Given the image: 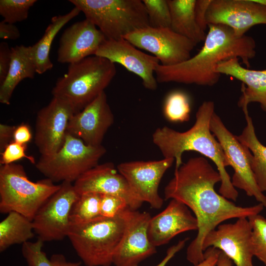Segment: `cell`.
<instances>
[{
    "label": "cell",
    "mask_w": 266,
    "mask_h": 266,
    "mask_svg": "<svg viewBox=\"0 0 266 266\" xmlns=\"http://www.w3.org/2000/svg\"><path fill=\"white\" fill-rule=\"evenodd\" d=\"M220 175L203 157L192 158L175 169L164 189L166 200H177L190 208L198 223V232L187 249V260L196 266L204 259L202 243L206 235L223 222L260 214L262 203L249 207L236 205L214 189Z\"/></svg>",
    "instance_id": "obj_1"
},
{
    "label": "cell",
    "mask_w": 266,
    "mask_h": 266,
    "mask_svg": "<svg viewBox=\"0 0 266 266\" xmlns=\"http://www.w3.org/2000/svg\"><path fill=\"white\" fill-rule=\"evenodd\" d=\"M208 32L200 51L187 60L177 65L159 64L155 74L158 83L175 82L213 86L221 74L217 66L232 58L240 59L247 68L256 54V42L250 36H237L229 27L222 25H208Z\"/></svg>",
    "instance_id": "obj_2"
},
{
    "label": "cell",
    "mask_w": 266,
    "mask_h": 266,
    "mask_svg": "<svg viewBox=\"0 0 266 266\" xmlns=\"http://www.w3.org/2000/svg\"><path fill=\"white\" fill-rule=\"evenodd\" d=\"M215 112L213 101H204L196 114V121L188 131L180 132L166 126L158 128L152 134V141L164 158H173L175 168L182 164V156L187 151H194L209 158L217 166L221 181L219 193L226 199L236 201L238 193L233 185L226 169L229 166L223 148L210 129Z\"/></svg>",
    "instance_id": "obj_3"
},
{
    "label": "cell",
    "mask_w": 266,
    "mask_h": 266,
    "mask_svg": "<svg viewBox=\"0 0 266 266\" xmlns=\"http://www.w3.org/2000/svg\"><path fill=\"white\" fill-rule=\"evenodd\" d=\"M115 64L92 55L69 64L52 90L53 97L70 103L77 113L93 101L109 85L116 74Z\"/></svg>",
    "instance_id": "obj_4"
},
{
    "label": "cell",
    "mask_w": 266,
    "mask_h": 266,
    "mask_svg": "<svg viewBox=\"0 0 266 266\" xmlns=\"http://www.w3.org/2000/svg\"><path fill=\"white\" fill-rule=\"evenodd\" d=\"M125 208L113 217L100 216L71 224L67 237L86 266L112 264L114 253L126 227Z\"/></svg>",
    "instance_id": "obj_5"
},
{
    "label": "cell",
    "mask_w": 266,
    "mask_h": 266,
    "mask_svg": "<svg viewBox=\"0 0 266 266\" xmlns=\"http://www.w3.org/2000/svg\"><path fill=\"white\" fill-rule=\"evenodd\" d=\"M60 188L45 178L33 182L23 166L15 163L0 166V212H18L33 221L40 207Z\"/></svg>",
    "instance_id": "obj_6"
},
{
    "label": "cell",
    "mask_w": 266,
    "mask_h": 266,
    "mask_svg": "<svg viewBox=\"0 0 266 266\" xmlns=\"http://www.w3.org/2000/svg\"><path fill=\"white\" fill-rule=\"evenodd\" d=\"M107 39H118L149 26L140 0H70Z\"/></svg>",
    "instance_id": "obj_7"
},
{
    "label": "cell",
    "mask_w": 266,
    "mask_h": 266,
    "mask_svg": "<svg viewBox=\"0 0 266 266\" xmlns=\"http://www.w3.org/2000/svg\"><path fill=\"white\" fill-rule=\"evenodd\" d=\"M105 153L106 149L102 145H87L67 132L61 148L51 155H41L35 166L41 173L54 183H72L98 165Z\"/></svg>",
    "instance_id": "obj_8"
},
{
    "label": "cell",
    "mask_w": 266,
    "mask_h": 266,
    "mask_svg": "<svg viewBox=\"0 0 266 266\" xmlns=\"http://www.w3.org/2000/svg\"><path fill=\"white\" fill-rule=\"evenodd\" d=\"M210 129L220 143L229 166L234 169L231 181L235 188L245 191L266 207V196L260 190L250 165L252 154L226 127L221 118L215 113L210 121Z\"/></svg>",
    "instance_id": "obj_9"
},
{
    "label": "cell",
    "mask_w": 266,
    "mask_h": 266,
    "mask_svg": "<svg viewBox=\"0 0 266 266\" xmlns=\"http://www.w3.org/2000/svg\"><path fill=\"white\" fill-rule=\"evenodd\" d=\"M123 38L137 48L153 54L164 66H173L187 60L197 45L170 28L148 26L132 32Z\"/></svg>",
    "instance_id": "obj_10"
},
{
    "label": "cell",
    "mask_w": 266,
    "mask_h": 266,
    "mask_svg": "<svg viewBox=\"0 0 266 266\" xmlns=\"http://www.w3.org/2000/svg\"><path fill=\"white\" fill-rule=\"evenodd\" d=\"M79 196L72 183L62 182L60 189L40 207L32 221L38 239L44 242L67 237L70 209Z\"/></svg>",
    "instance_id": "obj_11"
},
{
    "label": "cell",
    "mask_w": 266,
    "mask_h": 266,
    "mask_svg": "<svg viewBox=\"0 0 266 266\" xmlns=\"http://www.w3.org/2000/svg\"><path fill=\"white\" fill-rule=\"evenodd\" d=\"M126 227L113 256L115 266H135L157 252L150 242L148 228L151 218L146 212L125 208Z\"/></svg>",
    "instance_id": "obj_12"
},
{
    "label": "cell",
    "mask_w": 266,
    "mask_h": 266,
    "mask_svg": "<svg viewBox=\"0 0 266 266\" xmlns=\"http://www.w3.org/2000/svg\"><path fill=\"white\" fill-rule=\"evenodd\" d=\"M75 113L70 103L55 97L38 111L34 142L41 155H51L61 148L69 121Z\"/></svg>",
    "instance_id": "obj_13"
},
{
    "label": "cell",
    "mask_w": 266,
    "mask_h": 266,
    "mask_svg": "<svg viewBox=\"0 0 266 266\" xmlns=\"http://www.w3.org/2000/svg\"><path fill=\"white\" fill-rule=\"evenodd\" d=\"M174 161L173 158L131 161L119 164L117 169L140 201L158 209L164 201L158 193L159 184L164 174Z\"/></svg>",
    "instance_id": "obj_14"
},
{
    "label": "cell",
    "mask_w": 266,
    "mask_h": 266,
    "mask_svg": "<svg viewBox=\"0 0 266 266\" xmlns=\"http://www.w3.org/2000/svg\"><path fill=\"white\" fill-rule=\"evenodd\" d=\"M206 19L208 25L227 26L242 37L252 27L266 25V5L255 0H212Z\"/></svg>",
    "instance_id": "obj_15"
},
{
    "label": "cell",
    "mask_w": 266,
    "mask_h": 266,
    "mask_svg": "<svg viewBox=\"0 0 266 266\" xmlns=\"http://www.w3.org/2000/svg\"><path fill=\"white\" fill-rule=\"evenodd\" d=\"M252 233L248 218H238L234 223L221 224L210 231L203 240L202 250L213 247L223 252L236 266H254Z\"/></svg>",
    "instance_id": "obj_16"
},
{
    "label": "cell",
    "mask_w": 266,
    "mask_h": 266,
    "mask_svg": "<svg viewBox=\"0 0 266 266\" xmlns=\"http://www.w3.org/2000/svg\"><path fill=\"white\" fill-rule=\"evenodd\" d=\"M95 55L105 58L114 64H119L137 75L146 89H157L158 82L155 72L160 64L159 60L153 55L141 51L125 38L106 39Z\"/></svg>",
    "instance_id": "obj_17"
},
{
    "label": "cell",
    "mask_w": 266,
    "mask_h": 266,
    "mask_svg": "<svg viewBox=\"0 0 266 266\" xmlns=\"http://www.w3.org/2000/svg\"><path fill=\"white\" fill-rule=\"evenodd\" d=\"M114 117L105 92L70 118L67 132L91 146L101 145Z\"/></svg>",
    "instance_id": "obj_18"
},
{
    "label": "cell",
    "mask_w": 266,
    "mask_h": 266,
    "mask_svg": "<svg viewBox=\"0 0 266 266\" xmlns=\"http://www.w3.org/2000/svg\"><path fill=\"white\" fill-rule=\"evenodd\" d=\"M78 194L94 192L109 194L124 199L128 207L137 210L142 204L130 188L125 177L113 163L98 165L82 174L73 184Z\"/></svg>",
    "instance_id": "obj_19"
},
{
    "label": "cell",
    "mask_w": 266,
    "mask_h": 266,
    "mask_svg": "<svg viewBox=\"0 0 266 266\" xmlns=\"http://www.w3.org/2000/svg\"><path fill=\"white\" fill-rule=\"evenodd\" d=\"M106 39L103 33L88 20L74 23L62 33L57 51V61L68 64L95 55Z\"/></svg>",
    "instance_id": "obj_20"
},
{
    "label": "cell",
    "mask_w": 266,
    "mask_h": 266,
    "mask_svg": "<svg viewBox=\"0 0 266 266\" xmlns=\"http://www.w3.org/2000/svg\"><path fill=\"white\" fill-rule=\"evenodd\" d=\"M198 229L197 219L188 207L182 202L171 199L163 211L151 218L148 236L151 244L157 247L166 244L180 233Z\"/></svg>",
    "instance_id": "obj_21"
},
{
    "label": "cell",
    "mask_w": 266,
    "mask_h": 266,
    "mask_svg": "<svg viewBox=\"0 0 266 266\" xmlns=\"http://www.w3.org/2000/svg\"><path fill=\"white\" fill-rule=\"evenodd\" d=\"M237 58H232L220 63L216 71L220 74L231 76L242 82L238 105L242 109L251 102L260 104L266 113V69H251L243 67Z\"/></svg>",
    "instance_id": "obj_22"
},
{
    "label": "cell",
    "mask_w": 266,
    "mask_h": 266,
    "mask_svg": "<svg viewBox=\"0 0 266 266\" xmlns=\"http://www.w3.org/2000/svg\"><path fill=\"white\" fill-rule=\"evenodd\" d=\"M11 59L7 76L0 85V102L9 105L18 84L26 78L33 79L36 73L30 46L16 45L11 48Z\"/></svg>",
    "instance_id": "obj_23"
},
{
    "label": "cell",
    "mask_w": 266,
    "mask_h": 266,
    "mask_svg": "<svg viewBox=\"0 0 266 266\" xmlns=\"http://www.w3.org/2000/svg\"><path fill=\"white\" fill-rule=\"evenodd\" d=\"M196 0H167L170 29L197 44L204 41L206 34L198 24L195 14Z\"/></svg>",
    "instance_id": "obj_24"
},
{
    "label": "cell",
    "mask_w": 266,
    "mask_h": 266,
    "mask_svg": "<svg viewBox=\"0 0 266 266\" xmlns=\"http://www.w3.org/2000/svg\"><path fill=\"white\" fill-rule=\"evenodd\" d=\"M80 12L77 7H74L66 14L52 17L42 37L34 44L30 46L36 73L41 74L53 68L50 51L53 40L60 30Z\"/></svg>",
    "instance_id": "obj_25"
},
{
    "label": "cell",
    "mask_w": 266,
    "mask_h": 266,
    "mask_svg": "<svg viewBox=\"0 0 266 266\" xmlns=\"http://www.w3.org/2000/svg\"><path fill=\"white\" fill-rule=\"evenodd\" d=\"M246 121V126L241 133L236 135L237 140L246 146L252 155L250 165L256 182L263 193L266 192V146L258 139L248 108L242 109Z\"/></svg>",
    "instance_id": "obj_26"
},
{
    "label": "cell",
    "mask_w": 266,
    "mask_h": 266,
    "mask_svg": "<svg viewBox=\"0 0 266 266\" xmlns=\"http://www.w3.org/2000/svg\"><path fill=\"white\" fill-rule=\"evenodd\" d=\"M34 236L32 221L18 212H9L0 223V252L13 245H22Z\"/></svg>",
    "instance_id": "obj_27"
},
{
    "label": "cell",
    "mask_w": 266,
    "mask_h": 266,
    "mask_svg": "<svg viewBox=\"0 0 266 266\" xmlns=\"http://www.w3.org/2000/svg\"><path fill=\"white\" fill-rule=\"evenodd\" d=\"M43 243L37 239L34 242L29 241L22 245V254L28 266H83L81 262L67 261L62 254H53L48 259L42 250Z\"/></svg>",
    "instance_id": "obj_28"
},
{
    "label": "cell",
    "mask_w": 266,
    "mask_h": 266,
    "mask_svg": "<svg viewBox=\"0 0 266 266\" xmlns=\"http://www.w3.org/2000/svg\"><path fill=\"white\" fill-rule=\"evenodd\" d=\"M101 195L94 192L80 194L70 209V224L87 222L101 216L100 213Z\"/></svg>",
    "instance_id": "obj_29"
},
{
    "label": "cell",
    "mask_w": 266,
    "mask_h": 266,
    "mask_svg": "<svg viewBox=\"0 0 266 266\" xmlns=\"http://www.w3.org/2000/svg\"><path fill=\"white\" fill-rule=\"evenodd\" d=\"M191 108L189 97L185 93L176 91L166 97L164 105V114L169 121L183 122L190 119Z\"/></svg>",
    "instance_id": "obj_30"
},
{
    "label": "cell",
    "mask_w": 266,
    "mask_h": 266,
    "mask_svg": "<svg viewBox=\"0 0 266 266\" xmlns=\"http://www.w3.org/2000/svg\"><path fill=\"white\" fill-rule=\"evenodd\" d=\"M36 0H0V14L4 22L14 24L27 19Z\"/></svg>",
    "instance_id": "obj_31"
},
{
    "label": "cell",
    "mask_w": 266,
    "mask_h": 266,
    "mask_svg": "<svg viewBox=\"0 0 266 266\" xmlns=\"http://www.w3.org/2000/svg\"><path fill=\"white\" fill-rule=\"evenodd\" d=\"M252 228V248L254 256L266 266V218L260 214L248 218Z\"/></svg>",
    "instance_id": "obj_32"
},
{
    "label": "cell",
    "mask_w": 266,
    "mask_h": 266,
    "mask_svg": "<svg viewBox=\"0 0 266 266\" xmlns=\"http://www.w3.org/2000/svg\"><path fill=\"white\" fill-rule=\"evenodd\" d=\"M148 15L149 26L170 28V13L167 0H143Z\"/></svg>",
    "instance_id": "obj_33"
},
{
    "label": "cell",
    "mask_w": 266,
    "mask_h": 266,
    "mask_svg": "<svg viewBox=\"0 0 266 266\" xmlns=\"http://www.w3.org/2000/svg\"><path fill=\"white\" fill-rule=\"evenodd\" d=\"M27 144H22L12 140L0 153V165L14 163L23 158L27 159L31 163L35 165L34 158L25 153Z\"/></svg>",
    "instance_id": "obj_34"
},
{
    "label": "cell",
    "mask_w": 266,
    "mask_h": 266,
    "mask_svg": "<svg viewBox=\"0 0 266 266\" xmlns=\"http://www.w3.org/2000/svg\"><path fill=\"white\" fill-rule=\"evenodd\" d=\"M128 207L126 200L117 196L101 194L100 201V213L101 216L113 217L122 210Z\"/></svg>",
    "instance_id": "obj_35"
},
{
    "label": "cell",
    "mask_w": 266,
    "mask_h": 266,
    "mask_svg": "<svg viewBox=\"0 0 266 266\" xmlns=\"http://www.w3.org/2000/svg\"><path fill=\"white\" fill-rule=\"evenodd\" d=\"M11 49L6 42L0 44V85L4 81L8 72L11 59Z\"/></svg>",
    "instance_id": "obj_36"
},
{
    "label": "cell",
    "mask_w": 266,
    "mask_h": 266,
    "mask_svg": "<svg viewBox=\"0 0 266 266\" xmlns=\"http://www.w3.org/2000/svg\"><path fill=\"white\" fill-rule=\"evenodd\" d=\"M212 0H196L195 14L197 22L201 29L205 32L208 28L206 15Z\"/></svg>",
    "instance_id": "obj_37"
},
{
    "label": "cell",
    "mask_w": 266,
    "mask_h": 266,
    "mask_svg": "<svg viewBox=\"0 0 266 266\" xmlns=\"http://www.w3.org/2000/svg\"><path fill=\"white\" fill-rule=\"evenodd\" d=\"M32 138V132L28 124L22 123L16 127L13 134V141L20 144H27Z\"/></svg>",
    "instance_id": "obj_38"
},
{
    "label": "cell",
    "mask_w": 266,
    "mask_h": 266,
    "mask_svg": "<svg viewBox=\"0 0 266 266\" xmlns=\"http://www.w3.org/2000/svg\"><path fill=\"white\" fill-rule=\"evenodd\" d=\"M20 36L19 30L14 24L1 21L0 22V38L15 40Z\"/></svg>",
    "instance_id": "obj_39"
},
{
    "label": "cell",
    "mask_w": 266,
    "mask_h": 266,
    "mask_svg": "<svg viewBox=\"0 0 266 266\" xmlns=\"http://www.w3.org/2000/svg\"><path fill=\"white\" fill-rule=\"evenodd\" d=\"M16 126L4 124H0V151H3L7 145L13 139Z\"/></svg>",
    "instance_id": "obj_40"
},
{
    "label": "cell",
    "mask_w": 266,
    "mask_h": 266,
    "mask_svg": "<svg viewBox=\"0 0 266 266\" xmlns=\"http://www.w3.org/2000/svg\"><path fill=\"white\" fill-rule=\"evenodd\" d=\"M220 250L213 247H210L204 251L203 260L194 266H217Z\"/></svg>",
    "instance_id": "obj_41"
},
{
    "label": "cell",
    "mask_w": 266,
    "mask_h": 266,
    "mask_svg": "<svg viewBox=\"0 0 266 266\" xmlns=\"http://www.w3.org/2000/svg\"><path fill=\"white\" fill-rule=\"evenodd\" d=\"M188 239L189 238L183 239L179 241L176 244L169 247L167 250L166 257L156 266H166V264L170 261V260L172 259L177 252L180 251L184 247Z\"/></svg>",
    "instance_id": "obj_42"
},
{
    "label": "cell",
    "mask_w": 266,
    "mask_h": 266,
    "mask_svg": "<svg viewBox=\"0 0 266 266\" xmlns=\"http://www.w3.org/2000/svg\"><path fill=\"white\" fill-rule=\"evenodd\" d=\"M221 251V250H220ZM232 261L223 252L220 251L217 266H232Z\"/></svg>",
    "instance_id": "obj_43"
},
{
    "label": "cell",
    "mask_w": 266,
    "mask_h": 266,
    "mask_svg": "<svg viewBox=\"0 0 266 266\" xmlns=\"http://www.w3.org/2000/svg\"><path fill=\"white\" fill-rule=\"evenodd\" d=\"M257 2L266 5V0H255Z\"/></svg>",
    "instance_id": "obj_44"
},
{
    "label": "cell",
    "mask_w": 266,
    "mask_h": 266,
    "mask_svg": "<svg viewBox=\"0 0 266 266\" xmlns=\"http://www.w3.org/2000/svg\"></svg>",
    "instance_id": "obj_45"
}]
</instances>
